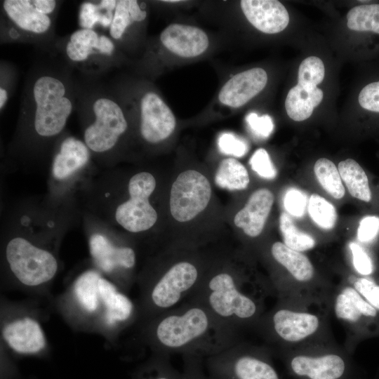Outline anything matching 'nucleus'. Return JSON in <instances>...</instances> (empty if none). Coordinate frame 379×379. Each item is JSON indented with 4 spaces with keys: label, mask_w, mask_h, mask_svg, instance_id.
Instances as JSON below:
<instances>
[{
    "label": "nucleus",
    "mask_w": 379,
    "mask_h": 379,
    "mask_svg": "<svg viewBox=\"0 0 379 379\" xmlns=\"http://www.w3.org/2000/svg\"><path fill=\"white\" fill-rule=\"evenodd\" d=\"M51 303L72 330L100 335L111 345L137 321L135 302L95 268L79 274Z\"/></svg>",
    "instance_id": "nucleus-1"
},
{
    "label": "nucleus",
    "mask_w": 379,
    "mask_h": 379,
    "mask_svg": "<svg viewBox=\"0 0 379 379\" xmlns=\"http://www.w3.org/2000/svg\"><path fill=\"white\" fill-rule=\"evenodd\" d=\"M137 328L141 342L155 354L211 356L237 342V333L193 298L186 299Z\"/></svg>",
    "instance_id": "nucleus-2"
},
{
    "label": "nucleus",
    "mask_w": 379,
    "mask_h": 379,
    "mask_svg": "<svg viewBox=\"0 0 379 379\" xmlns=\"http://www.w3.org/2000/svg\"><path fill=\"white\" fill-rule=\"evenodd\" d=\"M4 284L39 300H53L51 286L60 269L55 247L33 238L14 235L4 244Z\"/></svg>",
    "instance_id": "nucleus-3"
},
{
    "label": "nucleus",
    "mask_w": 379,
    "mask_h": 379,
    "mask_svg": "<svg viewBox=\"0 0 379 379\" xmlns=\"http://www.w3.org/2000/svg\"><path fill=\"white\" fill-rule=\"evenodd\" d=\"M268 290L247 286L245 281L229 270H220L203 277L188 298L202 303L229 330L257 322L264 297Z\"/></svg>",
    "instance_id": "nucleus-4"
},
{
    "label": "nucleus",
    "mask_w": 379,
    "mask_h": 379,
    "mask_svg": "<svg viewBox=\"0 0 379 379\" xmlns=\"http://www.w3.org/2000/svg\"><path fill=\"white\" fill-rule=\"evenodd\" d=\"M203 277L199 267L189 260L173 262L166 269L138 281L136 326L168 311L187 299Z\"/></svg>",
    "instance_id": "nucleus-5"
},
{
    "label": "nucleus",
    "mask_w": 379,
    "mask_h": 379,
    "mask_svg": "<svg viewBox=\"0 0 379 379\" xmlns=\"http://www.w3.org/2000/svg\"><path fill=\"white\" fill-rule=\"evenodd\" d=\"M41 300L29 298L12 300L1 295L0 345L9 352L22 356L41 357L50 351V345L42 324L48 313Z\"/></svg>",
    "instance_id": "nucleus-6"
},
{
    "label": "nucleus",
    "mask_w": 379,
    "mask_h": 379,
    "mask_svg": "<svg viewBox=\"0 0 379 379\" xmlns=\"http://www.w3.org/2000/svg\"><path fill=\"white\" fill-rule=\"evenodd\" d=\"M88 248L95 268L127 294L132 286L130 274L136 263L134 249L117 244L102 232L90 234Z\"/></svg>",
    "instance_id": "nucleus-7"
},
{
    "label": "nucleus",
    "mask_w": 379,
    "mask_h": 379,
    "mask_svg": "<svg viewBox=\"0 0 379 379\" xmlns=\"http://www.w3.org/2000/svg\"><path fill=\"white\" fill-rule=\"evenodd\" d=\"M33 93L36 132L43 137L56 135L64 128L72 109L71 101L65 97V86L54 77L44 76L36 80Z\"/></svg>",
    "instance_id": "nucleus-8"
},
{
    "label": "nucleus",
    "mask_w": 379,
    "mask_h": 379,
    "mask_svg": "<svg viewBox=\"0 0 379 379\" xmlns=\"http://www.w3.org/2000/svg\"><path fill=\"white\" fill-rule=\"evenodd\" d=\"M156 187L154 177L148 172H140L128 182L129 199L115 211L117 222L128 232L138 233L151 228L157 220V213L149 202Z\"/></svg>",
    "instance_id": "nucleus-9"
},
{
    "label": "nucleus",
    "mask_w": 379,
    "mask_h": 379,
    "mask_svg": "<svg viewBox=\"0 0 379 379\" xmlns=\"http://www.w3.org/2000/svg\"><path fill=\"white\" fill-rule=\"evenodd\" d=\"M211 196L208 180L194 170L182 172L171 190L170 210L178 222H187L203 211Z\"/></svg>",
    "instance_id": "nucleus-10"
},
{
    "label": "nucleus",
    "mask_w": 379,
    "mask_h": 379,
    "mask_svg": "<svg viewBox=\"0 0 379 379\" xmlns=\"http://www.w3.org/2000/svg\"><path fill=\"white\" fill-rule=\"evenodd\" d=\"M95 121L86 128L84 142L98 153L111 149L126 131L128 124L121 107L107 98L98 99L93 106Z\"/></svg>",
    "instance_id": "nucleus-11"
},
{
    "label": "nucleus",
    "mask_w": 379,
    "mask_h": 379,
    "mask_svg": "<svg viewBox=\"0 0 379 379\" xmlns=\"http://www.w3.org/2000/svg\"><path fill=\"white\" fill-rule=\"evenodd\" d=\"M248 348L237 341L211 355V362L235 379H279L273 367Z\"/></svg>",
    "instance_id": "nucleus-12"
},
{
    "label": "nucleus",
    "mask_w": 379,
    "mask_h": 379,
    "mask_svg": "<svg viewBox=\"0 0 379 379\" xmlns=\"http://www.w3.org/2000/svg\"><path fill=\"white\" fill-rule=\"evenodd\" d=\"M319 325L317 315L286 308L277 309L265 321L267 330L277 338L288 343L308 338L317 331Z\"/></svg>",
    "instance_id": "nucleus-13"
},
{
    "label": "nucleus",
    "mask_w": 379,
    "mask_h": 379,
    "mask_svg": "<svg viewBox=\"0 0 379 379\" xmlns=\"http://www.w3.org/2000/svg\"><path fill=\"white\" fill-rule=\"evenodd\" d=\"M176 125L168 106L156 93H146L141 100L140 131L143 138L157 143L169 137Z\"/></svg>",
    "instance_id": "nucleus-14"
},
{
    "label": "nucleus",
    "mask_w": 379,
    "mask_h": 379,
    "mask_svg": "<svg viewBox=\"0 0 379 379\" xmlns=\"http://www.w3.org/2000/svg\"><path fill=\"white\" fill-rule=\"evenodd\" d=\"M267 74L262 68H253L235 74L222 87L218 99L231 107H239L258 95L266 86Z\"/></svg>",
    "instance_id": "nucleus-15"
},
{
    "label": "nucleus",
    "mask_w": 379,
    "mask_h": 379,
    "mask_svg": "<svg viewBox=\"0 0 379 379\" xmlns=\"http://www.w3.org/2000/svg\"><path fill=\"white\" fill-rule=\"evenodd\" d=\"M240 6L250 23L262 32L279 33L288 25V13L279 1L242 0Z\"/></svg>",
    "instance_id": "nucleus-16"
},
{
    "label": "nucleus",
    "mask_w": 379,
    "mask_h": 379,
    "mask_svg": "<svg viewBox=\"0 0 379 379\" xmlns=\"http://www.w3.org/2000/svg\"><path fill=\"white\" fill-rule=\"evenodd\" d=\"M162 44L171 52L182 58H193L207 49L209 41L201 29L186 25L171 24L161 34Z\"/></svg>",
    "instance_id": "nucleus-17"
},
{
    "label": "nucleus",
    "mask_w": 379,
    "mask_h": 379,
    "mask_svg": "<svg viewBox=\"0 0 379 379\" xmlns=\"http://www.w3.org/2000/svg\"><path fill=\"white\" fill-rule=\"evenodd\" d=\"M274 202L273 194L267 189L255 191L245 206L235 215L234 222L251 237L262 232Z\"/></svg>",
    "instance_id": "nucleus-18"
},
{
    "label": "nucleus",
    "mask_w": 379,
    "mask_h": 379,
    "mask_svg": "<svg viewBox=\"0 0 379 379\" xmlns=\"http://www.w3.org/2000/svg\"><path fill=\"white\" fill-rule=\"evenodd\" d=\"M293 371L310 379H338L345 371L343 359L338 354L317 357L298 355L291 362Z\"/></svg>",
    "instance_id": "nucleus-19"
},
{
    "label": "nucleus",
    "mask_w": 379,
    "mask_h": 379,
    "mask_svg": "<svg viewBox=\"0 0 379 379\" xmlns=\"http://www.w3.org/2000/svg\"><path fill=\"white\" fill-rule=\"evenodd\" d=\"M89 157V148L85 142L72 137L66 138L53 159V177L58 181L68 179L87 164Z\"/></svg>",
    "instance_id": "nucleus-20"
},
{
    "label": "nucleus",
    "mask_w": 379,
    "mask_h": 379,
    "mask_svg": "<svg viewBox=\"0 0 379 379\" xmlns=\"http://www.w3.org/2000/svg\"><path fill=\"white\" fill-rule=\"evenodd\" d=\"M3 5L8 16L22 29L41 34L50 27L49 17L39 13L32 1L6 0Z\"/></svg>",
    "instance_id": "nucleus-21"
},
{
    "label": "nucleus",
    "mask_w": 379,
    "mask_h": 379,
    "mask_svg": "<svg viewBox=\"0 0 379 379\" xmlns=\"http://www.w3.org/2000/svg\"><path fill=\"white\" fill-rule=\"evenodd\" d=\"M323 96V91L318 87L307 89L297 84L289 90L285 100L288 116L296 121L308 119L321 102Z\"/></svg>",
    "instance_id": "nucleus-22"
},
{
    "label": "nucleus",
    "mask_w": 379,
    "mask_h": 379,
    "mask_svg": "<svg viewBox=\"0 0 379 379\" xmlns=\"http://www.w3.org/2000/svg\"><path fill=\"white\" fill-rule=\"evenodd\" d=\"M334 310L338 319L357 322L362 316L375 317L376 310L364 300L354 288H343L337 295Z\"/></svg>",
    "instance_id": "nucleus-23"
},
{
    "label": "nucleus",
    "mask_w": 379,
    "mask_h": 379,
    "mask_svg": "<svg viewBox=\"0 0 379 379\" xmlns=\"http://www.w3.org/2000/svg\"><path fill=\"white\" fill-rule=\"evenodd\" d=\"M273 258L299 281H308L314 276V267L310 260L301 252L288 248L277 241L271 247Z\"/></svg>",
    "instance_id": "nucleus-24"
},
{
    "label": "nucleus",
    "mask_w": 379,
    "mask_h": 379,
    "mask_svg": "<svg viewBox=\"0 0 379 379\" xmlns=\"http://www.w3.org/2000/svg\"><path fill=\"white\" fill-rule=\"evenodd\" d=\"M338 169L352 197L366 202L371 201V192L367 175L355 160L347 159L340 161Z\"/></svg>",
    "instance_id": "nucleus-25"
},
{
    "label": "nucleus",
    "mask_w": 379,
    "mask_h": 379,
    "mask_svg": "<svg viewBox=\"0 0 379 379\" xmlns=\"http://www.w3.org/2000/svg\"><path fill=\"white\" fill-rule=\"evenodd\" d=\"M249 175L245 166L233 158L222 160L217 169L215 182L223 189L242 190L249 184Z\"/></svg>",
    "instance_id": "nucleus-26"
},
{
    "label": "nucleus",
    "mask_w": 379,
    "mask_h": 379,
    "mask_svg": "<svg viewBox=\"0 0 379 379\" xmlns=\"http://www.w3.org/2000/svg\"><path fill=\"white\" fill-rule=\"evenodd\" d=\"M147 13L142 11L135 0L118 1L110 25V34L116 39H120L126 29L133 22H140L145 19Z\"/></svg>",
    "instance_id": "nucleus-27"
},
{
    "label": "nucleus",
    "mask_w": 379,
    "mask_h": 379,
    "mask_svg": "<svg viewBox=\"0 0 379 379\" xmlns=\"http://www.w3.org/2000/svg\"><path fill=\"white\" fill-rule=\"evenodd\" d=\"M347 19L351 30L379 34V4L355 6L349 11Z\"/></svg>",
    "instance_id": "nucleus-28"
},
{
    "label": "nucleus",
    "mask_w": 379,
    "mask_h": 379,
    "mask_svg": "<svg viewBox=\"0 0 379 379\" xmlns=\"http://www.w3.org/2000/svg\"><path fill=\"white\" fill-rule=\"evenodd\" d=\"M315 175L322 187L333 198L342 199L345 193L338 169L329 159L321 158L314 166Z\"/></svg>",
    "instance_id": "nucleus-29"
},
{
    "label": "nucleus",
    "mask_w": 379,
    "mask_h": 379,
    "mask_svg": "<svg viewBox=\"0 0 379 379\" xmlns=\"http://www.w3.org/2000/svg\"><path fill=\"white\" fill-rule=\"evenodd\" d=\"M98 34L88 29H82L74 32L67 45L68 57L74 61H84L93 53V49H98L99 43Z\"/></svg>",
    "instance_id": "nucleus-30"
},
{
    "label": "nucleus",
    "mask_w": 379,
    "mask_h": 379,
    "mask_svg": "<svg viewBox=\"0 0 379 379\" xmlns=\"http://www.w3.org/2000/svg\"><path fill=\"white\" fill-rule=\"evenodd\" d=\"M279 228L283 237L284 244L288 248L302 252L314 247V239L307 233L300 230L290 216L282 213L279 218Z\"/></svg>",
    "instance_id": "nucleus-31"
},
{
    "label": "nucleus",
    "mask_w": 379,
    "mask_h": 379,
    "mask_svg": "<svg viewBox=\"0 0 379 379\" xmlns=\"http://www.w3.org/2000/svg\"><path fill=\"white\" fill-rule=\"evenodd\" d=\"M308 212L312 220L321 228L331 230L335 225L337 212L332 204L324 197L313 194L308 201Z\"/></svg>",
    "instance_id": "nucleus-32"
},
{
    "label": "nucleus",
    "mask_w": 379,
    "mask_h": 379,
    "mask_svg": "<svg viewBox=\"0 0 379 379\" xmlns=\"http://www.w3.org/2000/svg\"><path fill=\"white\" fill-rule=\"evenodd\" d=\"M325 68L322 60L316 56L305 58L300 63L298 72V84L307 89H313L324 78Z\"/></svg>",
    "instance_id": "nucleus-33"
},
{
    "label": "nucleus",
    "mask_w": 379,
    "mask_h": 379,
    "mask_svg": "<svg viewBox=\"0 0 379 379\" xmlns=\"http://www.w3.org/2000/svg\"><path fill=\"white\" fill-rule=\"evenodd\" d=\"M99 4L90 2L84 3L80 9L79 21L84 29H91L96 22H100L104 27L111 25L113 20L112 11L102 13L103 10Z\"/></svg>",
    "instance_id": "nucleus-34"
},
{
    "label": "nucleus",
    "mask_w": 379,
    "mask_h": 379,
    "mask_svg": "<svg viewBox=\"0 0 379 379\" xmlns=\"http://www.w3.org/2000/svg\"><path fill=\"white\" fill-rule=\"evenodd\" d=\"M220 151L236 157L244 156L248 151V142L232 133H223L218 139Z\"/></svg>",
    "instance_id": "nucleus-35"
},
{
    "label": "nucleus",
    "mask_w": 379,
    "mask_h": 379,
    "mask_svg": "<svg viewBox=\"0 0 379 379\" xmlns=\"http://www.w3.org/2000/svg\"><path fill=\"white\" fill-rule=\"evenodd\" d=\"M249 164L253 171L265 179H274L277 171L267 152L263 149H258L250 159Z\"/></svg>",
    "instance_id": "nucleus-36"
},
{
    "label": "nucleus",
    "mask_w": 379,
    "mask_h": 379,
    "mask_svg": "<svg viewBox=\"0 0 379 379\" xmlns=\"http://www.w3.org/2000/svg\"><path fill=\"white\" fill-rule=\"evenodd\" d=\"M308 201L306 194L296 188H289L284 196V206L291 215L300 218L304 215Z\"/></svg>",
    "instance_id": "nucleus-37"
},
{
    "label": "nucleus",
    "mask_w": 379,
    "mask_h": 379,
    "mask_svg": "<svg viewBox=\"0 0 379 379\" xmlns=\"http://www.w3.org/2000/svg\"><path fill=\"white\" fill-rule=\"evenodd\" d=\"M246 121L251 132L258 138H268L273 132L274 124L267 114L260 117L255 112H251L246 116Z\"/></svg>",
    "instance_id": "nucleus-38"
},
{
    "label": "nucleus",
    "mask_w": 379,
    "mask_h": 379,
    "mask_svg": "<svg viewBox=\"0 0 379 379\" xmlns=\"http://www.w3.org/2000/svg\"><path fill=\"white\" fill-rule=\"evenodd\" d=\"M358 100L364 109L379 112V81L365 86L360 91Z\"/></svg>",
    "instance_id": "nucleus-39"
},
{
    "label": "nucleus",
    "mask_w": 379,
    "mask_h": 379,
    "mask_svg": "<svg viewBox=\"0 0 379 379\" xmlns=\"http://www.w3.org/2000/svg\"><path fill=\"white\" fill-rule=\"evenodd\" d=\"M354 288L373 307L379 310V286L365 278L356 279Z\"/></svg>",
    "instance_id": "nucleus-40"
},
{
    "label": "nucleus",
    "mask_w": 379,
    "mask_h": 379,
    "mask_svg": "<svg viewBox=\"0 0 379 379\" xmlns=\"http://www.w3.org/2000/svg\"><path fill=\"white\" fill-rule=\"evenodd\" d=\"M349 247L352 255L353 265L356 270L363 275L373 272V263L367 253L357 243L350 242Z\"/></svg>",
    "instance_id": "nucleus-41"
},
{
    "label": "nucleus",
    "mask_w": 379,
    "mask_h": 379,
    "mask_svg": "<svg viewBox=\"0 0 379 379\" xmlns=\"http://www.w3.org/2000/svg\"><path fill=\"white\" fill-rule=\"evenodd\" d=\"M379 232V217L368 215L361 219L357 229V238L363 243L372 241Z\"/></svg>",
    "instance_id": "nucleus-42"
},
{
    "label": "nucleus",
    "mask_w": 379,
    "mask_h": 379,
    "mask_svg": "<svg viewBox=\"0 0 379 379\" xmlns=\"http://www.w3.org/2000/svg\"><path fill=\"white\" fill-rule=\"evenodd\" d=\"M32 3L39 13L44 15L51 13L55 7V1L53 0H34Z\"/></svg>",
    "instance_id": "nucleus-43"
},
{
    "label": "nucleus",
    "mask_w": 379,
    "mask_h": 379,
    "mask_svg": "<svg viewBox=\"0 0 379 379\" xmlns=\"http://www.w3.org/2000/svg\"><path fill=\"white\" fill-rule=\"evenodd\" d=\"M98 50L101 53L110 55L114 50V44L108 37L102 35L99 38Z\"/></svg>",
    "instance_id": "nucleus-44"
},
{
    "label": "nucleus",
    "mask_w": 379,
    "mask_h": 379,
    "mask_svg": "<svg viewBox=\"0 0 379 379\" xmlns=\"http://www.w3.org/2000/svg\"><path fill=\"white\" fill-rule=\"evenodd\" d=\"M7 97H8V95H7L6 91L4 88H0V107L1 108L3 107L6 101L7 100Z\"/></svg>",
    "instance_id": "nucleus-45"
},
{
    "label": "nucleus",
    "mask_w": 379,
    "mask_h": 379,
    "mask_svg": "<svg viewBox=\"0 0 379 379\" xmlns=\"http://www.w3.org/2000/svg\"><path fill=\"white\" fill-rule=\"evenodd\" d=\"M154 379H171L168 374H159L157 375Z\"/></svg>",
    "instance_id": "nucleus-46"
},
{
    "label": "nucleus",
    "mask_w": 379,
    "mask_h": 379,
    "mask_svg": "<svg viewBox=\"0 0 379 379\" xmlns=\"http://www.w3.org/2000/svg\"><path fill=\"white\" fill-rule=\"evenodd\" d=\"M166 1V2H172L173 3V2H179L180 1L175 0V1Z\"/></svg>",
    "instance_id": "nucleus-47"
}]
</instances>
